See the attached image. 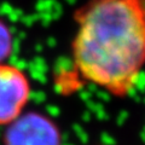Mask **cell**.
<instances>
[{"mask_svg":"<svg viewBox=\"0 0 145 145\" xmlns=\"http://www.w3.org/2000/svg\"><path fill=\"white\" fill-rule=\"evenodd\" d=\"M75 22V70L111 96L127 97L145 67V0H91Z\"/></svg>","mask_w":145,"mask_h":145,"instance_id":"cell-1","label":"cell"},{"mask_svg":"<svg viewBox=\"0 0 145 145\" xmlns=\"http://www.w3.org/2000/svg\"><path fill=\"white\" fill-rule=\"evenodd\" d=\"M31 96L27 74L13 64L0 63V126H7L24 112Z\"/></svg>","mask_w":145,"mask_h":145,"instance_id":"cell-2","label":"cell"},{"mask_svg":"<svg viewBox=\"0 0 145 145\" xmlns=\"http://www.w3.org/2000/svg\"><path fill=\"white\" fill-rule=\"evenodd\" d=\"M58 126L40 112H23L6 126L3 145H61Z\"/></svg>","mask_w":145,"mask_h":145,"instance_id":"cell-3","label":"cell"},{"mask_svg":"<svg viewBox=\"0 0 145 145\" xmlns=\"http://www.w3.org/2000/svg\"><path fill=\"white\" fill-rule=\"evenodd\" d=\"M13 39L10 28L0 20V63L5 62L12 53Z\"/></svg>","mask_w":145,"mask_h":145,"instance_id":"cell-4","label":"cell"}]
</instances>
